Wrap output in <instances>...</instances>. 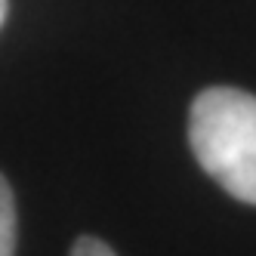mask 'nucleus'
<instances>
[{"label":"nucleus","instance_id":"obj_1","mask_svg":"<svg viewBox=\"0 0 256 256\" xmlns=\"http://www.w3.org/2000/svg\"><path fill=\"white\" fill-rule=\"evenodd\" d=\"M188 145L219 188L256 207V96L238 86L200 90L188 112Z\"/></svg>","mask_w":256,"mask_h":256},{"label":"nucleus","instance_id":"obj_2","mask_svg":"<svg viewBox=\"0 0 256 256\" xmlns=\"http://www.w3.org/2000/svg\"><path fill=\"white\" fill-rule=\"evenodd\" d=\"M0 256H16V200L0 173Z\"/></svg>","mask_w":256,"mask_h":256},{"label":"nucleus","instance_id":"obj_3","mask_svg":"<svg viewBox=\"0 0 256 256\" xmlns=\"http://www.w3.org/2000/svg\"><path fill=\"white\" fill-rule=\"evenodd\" d=\"M71 256H118L112 247H108L105 241H99V238L93 234H80L74 247H71Z\"/></svg>","mask_w":256,"mask_h":256},{"label":"nucleus","instance_id":"obj_4","mask_svg":"<svg viewBox=\"0 0 256 256\" xmlns=\"http://www.w3.org/2000/svg\"><path fill=\"white\" fill-rule=\"evenodd\" d=\"M6 12H10V0H0V25L6 22Z\"/></svg>","mask_w":256,"mask_h":256}]
</instances>
